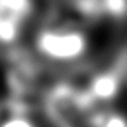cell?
<instances>
[{
    "label": "cell",
    "instance_id": "1",
    "mask_svg": "<svg viewBox=\"0 0 127 127\" xmlns=\"http://www.w3.org/2000/svg\"><path fill=\"white\" fill-rule=\"evenodd\" d=\"M92 40L84 29V20L76 13L52 10L33 37V49L49 64L70 67L79 66L90 53Z\"/></svg>",
    "mask_w": 127,
    "mask_h": 127
},
{
    "label": "cell",
    "instance_id": "3",
    "mask_svg": "<svg viewBox=\"0 0 127 127\" xmlns=\"http://www.w3.org/2000/svg\"><path fill=\"white\" fill-rule=\"evenodd\" d=\"M34 12V0H0V46L10 47L20 39Z\"/></svg>",
    "mask_w": 127,
    "mask_h": 127
},
{
    "label": "cell",
    "instance_id": "6",
    "mask_svg": "<svg viewBox=\"0 0 127 127\" xmlns=\"http://www.w3.org/2000/svg\"><path fill=\"white\" fill-rule=\"evenodd\" d=\"M89 127H127V116L111 106L96 107L90 114Z\"/></svg>",
    "mask_w": 127,
    "mask_h": 127
},
{
    "label": "cell",
    "instance_id": "4",
    "mask_svg": "<svg viewBox=\"0 0 127 127\" xmlns=\"http://www.w3.org/2000/svg\"><path fill=\"white\" fill-rule=\"evenodd\" d=\"M63 3L84 22L127 19V0H63Z\"/></svg>",
    "mask_w": 127,
    "mask_h": 127
},
{
    "label": "cell",
    "instance_id": "5",
    "mask_svg": "<svg viewBox=\"0 0 127 127\" xmlns=\"http://www.w3.org/2000/svg\"><path fill=\"white\" fill-rule=\"evenodd\" d=\"M0 127H39V124L26 104L12 101L6 114L0 116Z\"/></svg>",
    "mask_w": 127,
    "mask_h": 127
},
{
    "label": "cell",
    "instance_id": "2",
    "mask_svg": "<svg viewBox=\"0 0 127 127\" xmlns=\"http://www.w3.org/2000/svg\"><path fill=\"white\" fill-rule=\"evenodd\" d=\"M126 80L127 53H124L117 57L113 66L90 74L83 90L94 107H106L111 106L113 101L119 97Z\"/></svg>",
    "mask_w": 127,
    "mask_h": 127
}]
</instances>
